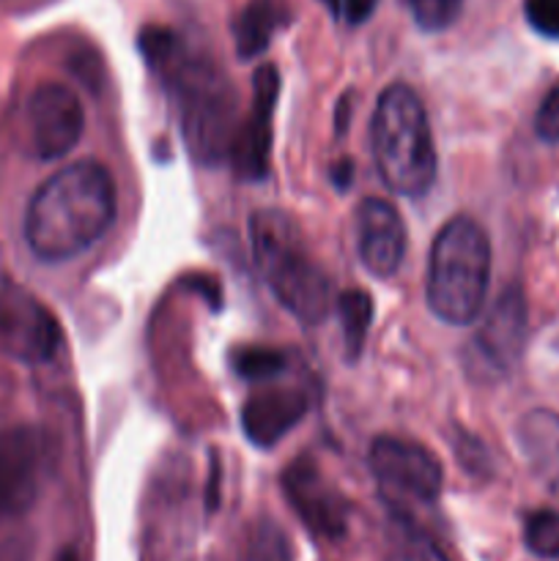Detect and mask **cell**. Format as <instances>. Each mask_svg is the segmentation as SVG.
<instances>
[{"label":"cell","instance_id":"obj_18","mask_svg":"<svg viewBox=\"0 0 559 561\" xmlns=\"http://www.w3.org/2000/svg\"><path fill=\"white\" fill-rule=\"evenodd\" d=\"M338 318L340 329H343V345L345 356L351 362L360 359L362 348H365L367 332H370L373 323V299L360 288H351L345 294L338 296Z\"/></svg>","mask_w":559,"mask_h":561},{"label":"cell","instance_id":"obj_7","mask_svg":"<svg viewBox=\"0 0 559 561\" xmlns=\"http://www.w3.org/2000/svg\"><path fill=\"white\" fill-rule=\"evenodd\" d=\"M60 348L53 312L22 285L0 283V354L22 365H44Z\"/></svg>","mask_w":559,"mask_h":561},{"label":"cell","instance_id":"obj_21","mask_svg":"<svg viewBox=\"0 0 559 561\" xmlns=\"http://www.w3.org/2000/svg\"><path fill=\"white\" fill-rule=\"evenodd\" d=\"M247 561H294L290 540L272 520H261L252 526L247 540Z\"/></svg>","mask_w":559,"mask_h":561},{"label":"cell","instance_id":"obj_8","mask_svg":"<svg viewBox=\"0 0 559 561\" xmlns=\"http://www.w3.org/2000/svg\"><path fill=\"white\" fill-rule=\"evenodd\" d=\"M367 463L378 485L392 496H406L420 504H431L442 496V460L422 444L398 436H378L370 444Z\"/></svg>","mask_w":559,"mask_h":561},{"label":"cell","instance_id":"obj_14","mask_svg":"<svg viewBox=\"0 0 559 561\" xmlns=\"http://www.w3.org/2000/svg\"><path fill=\"white\" fill-rule=\"evenodd\" d=\"M307 394L301 389H269L241 405V431L255 447H274L285 433L294 431L307 414Z\"/></svg>","mask_w":559,"mask_h":561},{"label":"cell","instance_id":"obj_9","mask_svg":"<svg viewBox=\"0 0 559 561\" xmlns=\"http://www.w3.org/2000/svg\"><path fill=\"white\" fill-rule=\"evenodd\" d=\"M47 447L38 427L0 431V526L25 518L38 499Z\"/></svg>","mask_w":559,"mask_h":561},{"label":"cell","instance_id":"obj_20","mask_svg":"<svg viewBox=\"0 0 559 561\" xmlns=\"http://www.w3.org/2000/svg\"><path fill=\"white\" fill-rule=\"evenodd\" d=\"M524 542L535 557L559 559V513L535 510L524 520Z\"/></svg>","mask_w":559,"mask_h":561},{"label":"cell","instance_id":"obj_2","mask_svg":"<svg viewBox=\"0 0 559 561\" xmlns=\"http://www.w3.org/2000/svg\"><path fill=\"white\" fill-rule=\"evenodd\" d=\"M118 211L115 181L104 164L80 159L49 175L25 211V241L44 263H64L91 250Z\"/></svg>","mask_w":559,"mask_h":561},{"label":"cell","instance_id":"obj_1","mask_svg":"<svg viewBox=\"0 0 559 561\" xmlns=\"http://www.w3.org/2000/svg\"><path fill=\"white\" fill-rule=\"evenodd\" d=\"M142 60L179 104L186 151L201 168L230 159L239 131V99L214 60L203 58L170 27L148 25L137 36Z\"/></svg>","mask_w":559,"mask_h":561},{"label":"cell","instance_id":"obj_12","mask_svg":"<svg viewBox=\"0 0 559 561\" xmlns=\"http://www.w3.org/2000/svg\"><path fill=\"white\" fill-rule=\"evenodd\" d=\"M285 499L301 524L323 540H340L349 531V507L310 458H296L280 477Z\"/></svg>","mask_w":559,"mask_h":561},{"label":"cell","instance_id":"obj_4","mask_svg":"<svg viewBox=\"0 0 559 561\" xmlns=\"http://www.w3.org/2000/svg\"><path fill=\"white\" fill-rule=\"evenodd\" d=\"M370 148L378 179L400 197H422L436 181L438 159L422 99L403 82L384 88L373 110Z\"/></svg>","mask_w":559,"mask_h":561},{"label":"cell","instance_id":"obj_28","mask_svg":"<svg viewBox=\"0 0 559 561\" xmlns=\"http://www.w3.org/2000/svg\"><path fill=\"white\" fill-rule=\"evenodd\" d=\"M53 561H80V553H77L75 548H64V551L55 553Z\"/></svg>","mask_w":559,"mask_h":561},{"label":"cell","instance_id":"obj_27","mask_svg":"<svg viewBox=\"0 0 559 561\" xmlns=\"http://www.w3.org/2000/svg\"><path fill=\"white\" fill-rule=\"evenodd\" d=\"M321 3H323V9H327L332 16L343 14V0H321Z\"/></svg>","mask_w":559,"mask_h":561},{"label":"cell","instance_id":"obj_5","mask_svg":"<svg viewBox=\"0 0 559 561\" xmlns=\"http://www.w3.org/2000/svg\"><path fill=\"white\" fill-rule=\"evenodd\" d=\"M491 285V239L471 217L442 225L427 257V307L449 327H469L486 305Z\"/></svg>","mask_w":559,"mask_h":561},{"label":"cell","instance_id":"obj_10","mask_svg":"<svg viewBox=\"0 0 559 561\" xmlns=\"http://www.w3.org/2000/svg\"><path fill=\"white\" fill-rule=\"evenodd\" d=\"M280 96V75L272 64L258 66L252 75L250 113L241 118L230 148V164L241 181H263L272 162L274 104Z\"/></svg>","mask_w":559,"mask_h":561},{"label":"cell","instance_id":"obj_24","mask_svg":"<svg viewBox=\"0 0 559 561\" xmlns=\"http://www.w3.org/2000/svg\"><path fill=\"white\" fill-rule=\"evenodd\" d=\"M535 131L543 142H559V85L546 93L535 115Z\"/></svg>","mask_w":559,"mask_h":561},{"label":"cell","instance_id":"obj_3","mask_svg":"<svg viewBox=\"0 0 559 561\" xmlns=\"http://www.w3.org/2000/svg\"><path fill=\"white\" fill-rule=\"evenodd\" d=\"M250 252L274 299L305 327H318L332 310V283L318 266L299 225L280 208L250 217Z\"/></svg>","mask_w":559,"mask_h":561},{"label":"cell","instance_id":"obj_15","mask_svg":"<svg viewBox=\"0 0 559 561\" xmlns=\"http://www.w3.org/2000/svg\"><path fill=\"white\" fill-rule=\"evenodd\" d=\"M518 447L535 480L559 499V414L532 409L518 422Z\"/></svg>","mask_w":559,"mask_h":561},{"label":"cell","instance_id":"obj_25","mask_svg":"<svg viewBox=\"0 0 559 561\" xmlns=\"http://www.w3.org/2000/svg\"><path fill=\"white\" fill-rule=\"evenodd\" d=\"M378 0H343V14L351 25H362L373 16Z\"/></svg>","mask_w":559,"mask_h":561},{"label":"cell","instance_id":"obj_16","mask_svg":"<svg viewBox=\"0 0 559 561\" xmlns=\"http://www.w3.org/2000/svg\"><path fill=\"white\" fill-rule=\"evenodd\" d=\"M277 25L280 11L272 0H250L233 22V38L239 58L252 60L261 53H266Z\"/></svg>","mask_w":559,"mask_h":561},{"label":"cell","instance_id":"obj_17","mask_svg":"<svg viewBox=\"0 0 559 561\" xmlns=\"http://www.w3.org/2000/svg\"><path fill=\"white\" fill-rule=\"evenodd\" d=\"M389 561H449L431 535L392 510L389 515Z\"/></svg>","mask_w":559,"mask_h":561},{"label":"cell","instance_id":"obj_6","mask_svg":"<svg viewBox=\"0 0 559 561\" xmlns=\"http://www.w3.org/2000/svg\"><path fill=\"white\" fill-rule=\"evenodd\" d=\"M529 337V307L518 285L499 294L497 305L482 318L480 329L466 345V367L480 381H497L515 370Z\"/></svg>","mask_w":559,"mask_h":561},{"label":"cell","instance_id":"obj_11","mask_svg":"<svg viewBox=\"0 0 559 561\" xmlns=\"http://www.w3.org/2000/svg\"><path fill=\"white\" fill-rule=\"evenodd\" d=\"M85 113L69 85L44 82L27 99V135L38 159H60L80 142Z\"/></svg>","mask_w":559,"mask_h":561},{"label":"cell","instance_id":"obj_26","mask_svg":"<svg viewBox=\"0 0 559 561\" xmlns=\"http://www.w3.org/2000/svg\"><path fill=\"white\" fill-rule=\"evenodd\" d=\"M332 181H334V186H338V190H349L351 186V181H354V162H351V159H338V162L332 164Z\"/></svg>","mask_w":559,"mask_h":561},{"label":"cell","instance_id":"obj_19","mask_svg":"<svg viewBox=\"0 0 559 561\" xmlns=\"http://www.w3.org/2000/svg\"><path fill=\"white\" fill-rule=\"evenodd\" d=\"M230 365H233L236 376L244 378V381H269V378H277L280 373H285L288 359H285L283 351L247 345V348L233 351Z\"/></svg>","mask_w":559,"mask_h":561},{"label":"cell","instance_id":"obj_23","mask_svg":"<svg viewBox=\"0 0 559 561\" xmlns=\"http://www.w3.org/2000/svg\"><path fill=\"white\" fill-rule=\"evenodd\" d=\"M524 14L540 36L559 38V0H524Z\"/></svg>","mask_w":559,"mask_h":561},{"label":"cell","instance_id":"obj_22","mask_svg":"<svg viewBox=\"0 0 559 561\" xmlns=\"http://www.w3.org/2000/svg\"><path fill=\"white\" fill-rule=\"evenodd\" d=\"M417 25L427 33L447 31L460 16L464 0H406Z\"/></svg>","mask_w":559,"mask_h":561},{"label":"cell","instance_id":"obj_13","mask_svg":"<svg viewBox=\"0 0 559 561\" xmlns=\"http://www.w3.org/2000/svg\"><path fill=\"white\" fill-rule=\"evenodd\" d=\"M356 252L373 277L398 274L406 257V225L398 208L384 197H365L356 206Z\"/></svg>","mask_w":559,"mask_h":561}]
</instances>
